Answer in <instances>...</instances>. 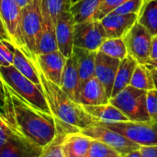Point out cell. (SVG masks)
<instances>
[{"label":"cell","instance_id":"cell-1","mask_svg":"<svg viewBox=\"0 0 157 157\" xmlns=\"http://www.w3.org/2000/svg\"><path fill=\"white\" fill-rule=\"evenodd\" d=\"M4 86L6 99L0 108L3 118L26 139L45 147L59 132L54 117L29 105L5 83Z\"/></svg>","mask_w":157,"mask_h":157},{"label":"cell","instance_id":"cell-2","mask_svg":"<svg viewBox=\"0 0 157 157\" xmlns=\"http://www.w3.org/2000/svg\"><path fill=\"white\" fill-rule=\"evenodd\" d=\"M40 79L43 94L57 125L66 133L77 132L96 124V120L90 116L84 107L70 98L56 84L47 79L40 71Z\"/></svg>","mask_w":157,"mask_h":157},{"label":"cell","instance_id":"cell-3","mask_svg":"<svg viewBox=\"0 0 157 157\" xmlns=\"http://www.w3.org/2000/svg\"><path fill=\"white\" fill-rule=\"evenodd\" d=\"M0 75L4 83L26 102L40 111L52 115L43 94L42 86H39L34 84L19 73L13 65L0 66Z\"/></svg>","mask_w":157,"mask_h":157},{"label":"cell","instance_id":"cell-4","mask_svg":"<svg viewBox=\"0 0 157 157\" xmlns=\"http://www.w3.org/2000/svg\"><path fill=\"white\" fill-rule=\"evenodd\" d=\"M146 93L147 91L128 86L109 98V103L119 109L131 121L150 122L152 121L147 112Z\"/></svg>","mask_w":157,"mask_h":157},{"label":"cell","instance_id":"cell-5","mask_svg":"<svg viewBox=\"0 0 157 157\" xmlns=\"http://www.w3.org/2000/svg\"><path fill=\"white\" fill-rule=\"evenodd\" d=\"M121 133L140 146L157 145V122L121 121V122H97Z\"/></svg>","mask_w":157,"mask_h":157},{"label":"cell","instance_id":"cell-6","mask_svg":"<svg viewBox=\"0 0 157 157\" xmlns=\"http://www.w3.org/2000/svg\"><path fill=\"white\" fill-rule=\"evenodd\" d=\"M20 22L26 49L36 57V46L42 26L40 0H33L30 4L21 8Z\"/></svg>","mask_w":157,"mask_h":157},{"label":"cell","instance_id":"cell-7","mask_svg":"<svg viewBox=\"0 0 157 157\" xmlns=\"http://www.w3.org/2000/svg\"><path fill=\"white\" fill-rule=\"evenodd\" d=\"M0 16L12 43L18 47L29 58L36 60V57L26 49L21 31V9L15 0H0Z\"/></svg>","mask_w":157,"mask_h":157},{"label":"cell","instance_id":"cell-8","mask_svg":"<svg viewBox=\"0 0 157 157\" xmlns=\"http://www.w3.org/2000/svg\"><path fill=\"white\" fill-rule=\"evenodd\" d=\"M80 132L93 140H98L104 143L117 151L121 157L132 151L140 149V145L138 144L129 140L117 132L98 124L97 122L96 124L82 130Z\"/></svg>","mask_w":157,"mask_h":157},{"label":"cell","instance_id":"cell-9","mask_svg":"<svg viewBox=\"0 0 157 157\" xmlns=\"http://www.w3.org/2000/svg\"><path fill=\"white\" fill-rule=\"evenodd\" d=\"M107 39L105 29L99 20L75 23L74 29V47L98 52Z\"/></svg>","mask_w":157,"mask_h":157},{"label":"cell","instance_id":"cell-10","mask_svg":"<svg viewBox=\"0 0 157 157\" xmlns=\"http://www.w3.org/2000/svg\"><path fill=\"white\" fill-rule=\"evenodd\" d=\"M152 39L153 35L138 22L123 37L128 54L142 64H145L150 59Z\"/></svg>","mask_w":157,"mask_h":157},{"label":"cell","instance_id":"cell-11","mask_svg":"<svg viewBox=\"0 0 157 157\" xmlns=\"http://www.w3.org/2000/svg\"><path fill=\"white\" fill-rule=\"evenodd\" d=\"M75 20L70 11L63 12L55 22V37L58 51L67 59L73 54Z\"/></svg>","mask_w":157,"mask_h":157},{"label":"cell","instance_id":"cell-12","mask_svg":"<svg viewBox=\"0 0 157 157\" xmlns=\"http://www.w3.org/2000/svg\"><path fill=\"white\" fill-rule=\"evenodd\" d=\"M75 102L82 106H97L109 103V98L101 82L93 76L80 86Z\"/></svg>","mask_w":157,"mask_h":157},{"label":"cell","instance_id":"cell-13","mask_svg":"<svg viewBox=\"0 0 157 157\" xmlns=\"http://www.w3.org/2000/svg\"><path fill=\"white\" fill-rule=\"evenodd\" d=\"M121 60L108 56L101 52H97L95 63V76L104 86L107 95L110 98L116 74Z\"/></svg>","mask_w":157,"mask_h":157},{"label":"cell","instance_id":"cell-14","mask_svg":"<svg viewBox=\"0 0 157 157\" xmlns=\"http://www.w3.org/2000/svg\"><path fill=\"white\" fill-rule=\"evenodd\" d=\"M37 64L44 76L60 86L66 58L59 52L39 54L36 56Z\"/></svg>","mask_w":157,"mask_h":157},{"label":"cell","instance_id":"cell-15","mask_svg":"<svg viewBox=\"0 0 157 157\" xmlns=\"http://www.w3.org/2000/svg\"><path fill=\"white\" fill-rule=\"evenodd\" d=\"M40 10L42 17L41 32L36 46V56L58 51L55 37V23L53 22L46 6L40 0Z\"/></svg>","mask_w":157,"mask_h":157},{"label":"cell","instance_id":"cell-16","mask_svg":"<svg viewBox=\"0 0 157 157\" xmlns=\"http://www.w3.org/2000/svg\"><path fill=\"white\" fill-rule=\"evenodd\" d=\"M138 14L116 15L109 13L101 18V22L107 39L123 38L131 28L137 22Z\"/></svg>","mask_w":157,"mask_h":157},{"label":"cell","instance_id":"cell-17","mask_svg":"<svg viewBox=\"0 0 157 157\" xmlns=\"http://www.w3.org/2000/svg\"><path fill=\"white\" fill-rule=\"evenodd\" d=\"M41 151V147L18 133L0 149V157H40Z\"/></svg>","mask_w":157,"mask_h":157},{"label":"cell","instance_id":"cell-18","mask_svg":"<svg viewBox=\"0 0 157 157\" xmlns=\"http://www.w3.org/2000/svg\"><path fill=\"white\" fill-rule=\"evenodd\" d=\"M13 50V66L23 75L32 81L39 86H41L40 79V72L37 64V60L29 58L16 45H12Z\"/></svg>","mask_w":157,"mask_h":157},{"label":"cell","instance_id":"cell-19","mask_svg":"<svg viewBox=\"0 0 157 157\" xmlns=\"http://www.w3.org/2000/svg\"><path fill=\"white\" fill-rule=\"evenodd\" d=\"M72 55L75 58L77 64L79 75V90L80 86L86 80L95 76V63L97 52H91L78 47H74Z\"/></svg>","mask_w":157,"mask_h":157},{"label":"cell","instance_id":"cell-20","mask_svg":"<svg viewBox=\"0 0 157 157\" xmlns=\"http://www.w3.org/2000/svg\"><path fill=\"white\" fill-rule=\"evenodd\" d=\"M92 139L80 132L66 133L63 140L65 157H86Z\"/></svg>","mask_w":157,"mask_h":157},{"label":"cell","instance_id":"cell-21","mask_svg":"<svg viewBox=\"0 0 157 157\" xmlns=\"http://www.w3.org/2000/svg\"><path fill=\"white\" fill-rule=\"evenodd\" d=\"M85 110L92 116L97 122H121L129 121V119L110 103L97 106H83Z\"/></svg>","mask_w":157,"mask_h":157},{"label":"cell","instance_id":"cell-22","mask_svg":"<svg viewBox=\"0 0 157 157\" xmlns=\"http://www.w3.org/2000/svg\"><path fill=\"white\" fill-rule=\"evenodd\" d=\"M60 87L66 93V95L70 98L75 100L79 87V75L77 64L73 55L66 60L62 75Z\"/></svg>","mask_w":157,"mask_h":157},{"label":"cell","instance_id":"cell-23","mask_svg":"<svg viewBox=\"0 0 157 157\" xmlns=\"http://www.w3.org/2000/svg\"><path fill=\"white\" fill-rule=\"evenodd\" d=\"M137 64H138V62L129 54L124 59L121 60V63H120V65L116 74L110 98L115 97L118 93H120L121 90H123L126 86L130 85L132 74Z\"/></svg>","mask_w":157,"mask_h":157},{"label":"cell","instance_id":"cell-24","mask_svg":"<svg viewBox=\"0 0 157 157\" xmlns=\"http://www.w3.org/2000/svg\"><path fill=\"white\" fill-rule=\"evenodd\" d=\"M137 22L143 25L153 36L157 35V0H144L138 13Z\"/></svg>","mask_w":157,"mask_h":157},{"label":"cell","instance_id":"cell-25","mask_svg":"<svg viewBox=\"0 0 157 157\" xmlns=\"http://www.w3.org/2000/svg\"><path fill=\"white\" fill-rule=\"evenodd\" d=\"M102 0H78L71 6L70 12L75 23L92 20Z\"/></svg>","mask_w":157,"mask_h":157},{"label":"cell","instance_id":"cell-26","mask_svg":"<svg viewBox=\"0 0 157 157\" xmlns=\"http://www.w3.org/2000/svg\"><path fill=\"white\" fill-rule=\"evenodd\" d=\"M129 86L144 91L155 89V84L150 69L145 64L138 63L134 69Z\"/></svg>","mask_w":157,"mask_h":157},{"label":"cell","instance_id":"cell-27","mask_svg":"<svg viewBox=\"0 0 157 157\" xmlns=\"http://www.w3.org/2000/svg\"><path fill=\"white\" fill-rule=\"evenodd\" d=\"M98 52L119 60H122L128 55L123 38L106 39L99 47Z\"/></svg>","mask_w":157,"mask_h":157},{"label":"cell","instance_id":"cell-28","mask_svg":"<svg viewBox=\"0 0 157 157\" xmlns=\"http://www.w3.org/2000/svg\"><path fill=\"white\" fill-rule=\"evenodd\" d=\"M59 129V132L56 137L45 147L42 148L40 157H65L63 150V140L66 132L62 129Z\"/></svg>","mask_w":157,"mask_h":157},{"label":"cell","instance_id":"cell-29","mask_svg":"<svg viewBox=\"0 0 157 157\" xmlns=\"http://www.w3.org/2000/svg\"><path fill=\"white\" fill-rule=\"evenodd\" d=\"M86 157H121V155L104 143L92 139Z\"/></svg>","mask_w":157,"mask_h":157},{"label":"cell","instance_id":"cell-30","mask_svg":"<svg viewBox=\"0 0 157 157\" xmlns=\"http://www.w3.org/2000/svg\"><path fill=\"white\" fill-rule=\"evenodd\" d=\"M46 6L53 22L55 23L59 16L65 11H70L71 1L70 0H41Z\"/></svg>","mask_w":157,"mask_h":157},{"label":"cell","instance_id":"cell-31","mask_svg":"<svg viewBox=\"0 0 157 157\" xmlns=\"http://www.w3.org/2000/svg\"><path fill=\"white\" fill-rule=\"evenodd\" d=\"M19 132L3 118L0 113V149L6 146Z\"/></svg>","mask_w":157,"mask_h":157},{"label":"cell","instance_id":"cell-32","mask_svg":"<svg viewBox=\"0 0 157 157\" xmlns=\"http://www.w3.org/2000/svg\"><path fill=\"white\" fill-rule=\"evenodd\" d=\"M143 3L144 0H127L110 13L116 15L138 14L143 6Z\"/></svg>","mask_w":157,"mask_h":157},{"label":"cell","instance_id":"cell-33","mask_svg":"<svg viewBox=\"0 0 157 157\" xmlns=\"http://www.w3.org/2000/svg\"><path fill=\"white\" fill-rule=\"evenodd\" d=\"M125 1H127V0H102L93 19L100 20L101 18H103L105 16H107L108 14L112 12L115 8H117L119 6H121Z\"/></svg>","mask_w":157,"mask_h":157},{"label":"cell","instance_id":"cell-34","mask_svg":"<svg viewBox=\"0 0 157 157\" xmlns=\"http://www.w3.org/2000/svg\"><path fill=\"white\" fill-rule=\"evenodd\" d=\"M13 43L8 40H0V66L13 64Z\"/></svg>","mask_w":157,"mask_h":157},{"label":"cell","instance_id":"cell-35","mask_svg":"<svg viewBox=\"0 0 157 157\" xmlns=\"http://www.w3.org/2000/svg\"><path fill=\"white\" fill-rule=\"evenodd\" d=\"M146 107L151 121L157 122V90L155 88L147 91Z\"/></svg>","mask_w":157,"mask_h":157},{"label":"cell","instance_id":"cell-36","mask_svg":"<svg viewBox=\"0 0 157 157\" xmlns=\"http://www.w3.org/2000/svg\"><path fill=\"white\" fill-rule=\"evenodd\" d=\"M141 157H157V145L140 146Z\"/></svg>","mask_w":157,"mask_h":157},{"label":"cell","instance_id":"cell-37","mask_svg":"<svg viewBox=\"0 0 157 157\" xmlns=\"http://www.w3.org/2000/svg\"><path fill=\"white\" fill-rule=\"evenodd\" d=\"M0 40H8V41H11V39H10V36L4 25V22L1 18V16H0ZM12 42V41H11Z\"/></svg>","mask_w":157,"mask_h":157},{"label":"cell","instance_id":"cell-38","mask_svg":"<svg viewBox=\"0 0 157 157\" xmlns=\"http://www.w3.org/2000/svg\"><path fill=\"white\" fill-rule=\"evenodd\" d=\"M150 59H157V35L153 36L151 50H150Z\"/></svg>","mask_w":157,"mask_h":157},{"label":"cell","instance_id":"cell-39","mask_svg":"<svg viewBox=\"0 0 157 157\" xmlns=\"http://www.w3.org/2000/svg\"><path fill=\"white\" fill-rule=\"evenodd\" d=\"M5 99H6V93H5L4 81H3L1 75H0V108H2V106L4 105Z\"/></svg>","mask_w":157,"mask_h":157},{"label":"cell","instance_id":"cell-40","mask_svg":"<svg viewBox=\"0 0 157 157\" xmlns=\"http://www.w3.org/2000/svg\"><path fill=\"white\" fill-rule=\"evenodd\" d=\"M145 65L149 68V69H157V59H149Z\"/></svg>","mask_w":157,"mask_h":157},{"label":"cell","instance_id":"cell-41","mask_svg":"<svg viewBox=\"0 0 157 157\" xmlns=\"http://www.w3.org/2000/svg\"><path fill=\"white\" fill-rule=\"evenodd\" d=\"M33 0H15V2L17 3V5L19 6V8H23L26 6H28L29 4H30Z\"/></svg>","mask_w":157,"mask_h":157},{"label":"cell","instance_id":"cell-42","mask_svg":"<svg viewBox=\"0 0 157 157\" xmlns=\"http://www.w3.org/2000/svg\"><path fill=\"white\" fill-rule=\"evenodd\" d=\"M150 71H151V75L153 76L155 88L157 90V69H150Z\"/></svg>","mask_w":157,"mask_h":157},{"label":"cell","instance_id":"cell-43","mask_svg":"<svg viewBox=\"0 0 157 157\" xmlns=\"http://www.w3.org/2000/svg\"><path fill=\"white\" fill-rule=\"evenodd\" d=\"M122 157H141V154H140L139 150H135V151H132V152L123 155Z\"/></svg>","mask_w":157,"mask_h":157},{"label":"cell","instance_id":"cell-44","mask_svg":"<svg viewBox=\"0 0 157 157\" xmlns=\"http://www.w3.org/2000/svg\"><path fill=\"white\" fill-rule=\"evenodd\" d=\"M70 1H71V4L73 5V4H75V2H77L78 0H70Z\"/></svg>","mask_w":157,"mask_h":157}]
</instances>
